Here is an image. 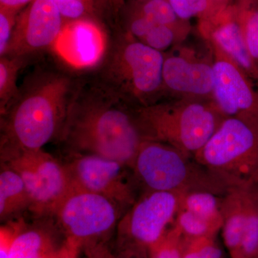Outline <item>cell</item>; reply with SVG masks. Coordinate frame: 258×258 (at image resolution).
<instances>
[{
  "mask_svg": "<svg viewBox=\"0 0 258 258\" xmlns=\"http://www.w3.org/2000/svg\"><path fill=\"white\" fill-rule=\"evenodd\" d=\"M107 85L76 88L62 137L74 149L111 159L132 169L145 141L135 113Z\"/></svg>",
  "mask_w": 258,
  "mask_h": 258,
  "instance_id": "cell-1",
  "label": "cell"
},
{
  "mask_svg": "<svg viewBox=\"0 0 258 258\" xmlns=\"http://www.w3.org/2000/svg\"><path fill=\"white\" fill-rule=\"evenodd\" d=\"M76 88L64 75L47 74L20 92L3 115L4 147L42 149L62 132Z\"/></svg>",
  "mask_w": 258,
  "mask_h": 258,
  "instance_id": "cell-2",
  "label": "cell"
},
{
  "mask_svg": "<svg viewBox=\"0 0 258 258\" xmlns=\"http://www.w3.org/2000/svg\"><path fill=\"white\" fill-rule=\"evenodd\" d=\"M134 113L145 140L167 144L193 157L226 118L213 101L195 99L151 103Z\"/></svg>",
  "mask_w": 258,
  "mask_h": 258,
  "instance_id": "cell-3",
  "label": "cell"
},
{
  "mask_svg": "<svg viewBox=\"0 0 258 258\" xmlns=\"http://www.w3.org/2000/svg\"><path fill=\"white\" fill-rule=\"evenodd\" d=\"M132 169L147 191L178 195L209 191L223 196L229 189L193 156L154 141H144Z\"/></svg>",
  "mask_w": 258,
  "mask_h": 258,
  "instance_id": "cell-4",
  "label": "cell"
},
{
  "mask_svg": "<svg viewBox=\"0 0 258 258\" xmlns=\"http://www.w3.org/2000/svg\"><path fill=\"white\" fill-rule=\"evenodd\" d=\"M194 157L228 188L258 186V120L226 118Z\"/></svg>",
  "mask_w": 258,
  "mask_h": 258,
  "instance_id": "cell-5",
  "label": "cell"
},
{
  "mask_svg": "<svg viewBox=\"0 0 258 258\" xmlns=\"http://www.w3.org/2000/svg\"><path fill=\"white\" fill-rule=\"evenodd\" d=\"M127 34L107 66L106 85L125 101L146 106V102L162 87L165 57L161 51Z\"/></svg>",
  "mask_w": 258,
  "mask_h": 258,
  "instance_id": "cell-6",
  "label": "cell"
},
{
  "mask_svg": "<svg viewBox=\"0 0 258 258\" xmlns=\"http://www.w3.org/2000/svg\"><path fill=\"white\" fill-rule=\"evenodd\" d=\"M179 205L176 194L147 191L120 219L115 252L125 258H148L149 249L175 220Z\"/></svg>",
  "mask_w": 258,
  "mask_h": 258,
  "instance_id": "cell-7",
  "label": "cell"
},
{
  "mask_svg": "<svg viewBox=\"0 0 258 258\" xmlns=\"http://www.w3.org/2000/svg\"><path fill=\"white\" fill-rule=\"evenodd\" d=\"M6 166L23 179L31 200L30 210L37 214H55L72 191L66 165L42 149L4 147Z\"/></svg>",
  "mask_w": 258,
  "mask_h": 258,
  "instance_id": "cell-8",
  "label": "cell"
},
{
  "mask_svg": "<svg viewBox=\"0 0 258 258\" xmlns=\"http://www.w3.org/2000/svg\"><path fill=\"white\" fill-rule=\"evenodd\" d=\"M119 206L98 194L72 190L55 215L66 237L77 241L82 250L97 244H107L112 231L119 222Z\"/></svg>",
  "mask_w": 258,
  "mask_h": 258,
  "instance_id": "cell-9",
  "label": "cell"
},
{
  "mask_svg": "<svg viewBox=\"0 0 258 258\" xmlns=\"http://www.w3.org/2000/svg\"><path fill=\"white\" fill-rule=\"evenodd\" d=\"M222 237L231 258L258 252V186L230 187L221 199Z\"/></svg>",
  "mask_w": 258,
  "mask_h": 258,
  "instance_id": "cell-10",
  "label": "cell"
},
{
  "mask_svg": "<svg viewBox=\"0 0 258 258\" xmlns=\"http://www.w3.org/2000/svg\"><path fill=\"white\" fill-rule=\"evenodd\" d=\"M208 43L214 55L213 103L226 118L258 120V91L253 81L223 51Z\"/></svg>",
  "mask_w": 258,
  "mask_h": 258,
  "instance_id": "cell-11",
  "label": "cell"
},
{
  "mask_svg": "<svg viewBox=\"0 0 258 258\" xmlns=\"http://www.w3.org/2000/svg\"><path fill=\"white\" fill-rule=\"evenodd\" d=\"M72 190L98 194L121 206L135 203L133 186L119 162L87 154L66 164Z\"/></svg>",
  "mask_w": 258,
  "mask_h": 258,
  "instance_id": "cell-12",
  "label": "cell"
},
{
  "mask_svg": "<svg viewBox=\"0 0 258 258\" xmlns=\"http://www.w3.org/2000/svg\"><path fill=\"white\" fill-rule=\"evenodd\" d=\"M64 23L52 0H34L19 13L5 55L25 58L39 51L52 49Z\"/></svg>",
  "mask_w": 258,
  "mask_h": 258,
  "instance_id": "cell-13",
  "label": "cell"
},
{
  "mask_svg": "<svg viewBox=\"0 0 258 258\" xmlns=\"http://www.w3.org/2000/svg\"><path fill=\"white\" fill-rule=\"evenodd\" d=\"M106 32L95 19L66 22L52 50L64 64L76 70L94 69L106 57Z\"/></svg>",
  "mask_w": 258,
  "mask_h": 258,
  "instance_id": "cell-14",
  "label": "cell"
},
{
  "mask_svg": "<svg viewBox=\"0 0 258 258\" xmlns=\"http://www.w3.org/2000/svg\"><path fill=\"white\" fill-rule=\"evenodd\" d=\"M202 32L208 42L223 51L258 84V64L246 46L236 7L215 12L204 22Z\"/></svg>",
  "mask_w": 258,
  "mask_h": 258,
  "instance_id": "cell-15",
  "label": "cell"
},
{
  "mask_svg": "<svg viewBox=\"0 0 258 258\" xmlns=\"http://www.w3.org/2000/svg\"><path fill=\"white\" fill-rule=\"evenodd\" d=\"M163 86L189 96H209L213 93L215 73L212 63L181 55L164 59Z\"/></svg>",
  "mask_w": 258,
  "mask_h": 258,
  "instance_id": "cell-16",
  "label": "cell"
},
{
  "mask_svg": "<svg viewBox=\"0 0 258 258\" xmlns=\"http://www.w3.org/2000/svg\"><path fill=\"white\" fill-rule=\"evenodd\" d=\"M55 231L46 227L25 226L13 242L10 258H35L42 253L59 248Z\"/></svg>",
  "mask_w": 258,
  "mask_h": 258,
  "instance_id": "cell-17",
  "label": "cell"
},
{
  "mask_svg": "<svg viewBox=\"0 0 258 258\" xmlns=\"http://www.w3.org/2000/svg\"><path fill=\"white\" fill-rule=\"evenodd\" d=\"M31 200L23 179L18 173L5 166L0 174V217L2 220L30 209Z\"/></svg>",
  "mask_w": 258,
  "mask_h": 258,
  "instance_id": "cell-18",
  "label": "cell"
},
{
  "mask_svg": "<svg viewBox=\"0 0 258 258\" xmlns=\"http://www.w3.org/2000/svg\"><path fill=\"white\" fill-rule=\"evenodd\" d=\"M222 196L209 191H192L179 195V210H186L216 226L222 227Z\"/></svg>",
  "mask_w": 258,
  "mask_h": 258,
  "instance_id": "cell-19",
  "label": "cell"
},
{
  "mask_svg": "<svg viewBox=\"0 0 258 258\" xmlns=\"http://www.w3.org/2000/svg\"><path fill=\"white\" fill-rule=\"evenodd\" d=\"M23 62V57L8 55L0 57V111L2 115L5 114L20 95L18 77Z\"/></svg>",
  "mask_w": 258,
  "mask_h": 258,
  "instance_id": "cell-20",
  "label": "cell"
},
{
  "mask_svg": "<svg viewBox=\"0 0 258 258\" xmlns=\"http://www.w3.org/2000/svg\"><path fill=\"white\" fill-rule=\"evenodd\" d=\"M236 10L246 46L258 64V0H241Z\"/></svg>",
  "mask_w": 258,
  "mask_h": 258,
  "instance_id": "cell-21",
  "label": "cell"
},
{
  "mask_svg": "<svg viewBox=\"0 0 258 258\" xmlns=\"http://www.w3.org/2000/svg\"><path fill=\"white\" fill-rule=\"evenodd\" d=\"M174 226L185 238H198L203 237H216L220 230L216 226L186 210H179Z\"/></svg>",
  "mask_w": 258,
  "mask_h": 258,
  "instance_id": "cell-22",
  "label": "cell"
},
{
  "mask_svg": "<svg viewBox=\"0 0 258 258\" xmlns=\"http://www.w3.org/2000/svg\"><path fill=\"white\" fill-rule=\"evenodd\" d=\"M64 22L81 19H95L98 8L105 0H52Z\"/></svg>",
  "mask_w": 258,
  "mask_h": 258,
  "instance_id": "cell-23",
  "label": "cell"
},
{
  "mask_svg": "<svg viewBox=\"0 0 258 258\" xmlns=\"http://www.w3.org/2000/svg\"><path fill=\"white\" fill-rule=\"evenodd\" d=\"M182 258H222V249L215 237L185 238L181 241Z\"/></svg>",
  "mask_w": 258,
  "mask_h": 258,
  "instance_id": "cell-24",
  "label": "cell"
},
{
  "mask_svg": "<svg viewBox=\"0 0 258 258\" xmlns=\"http://www.w3.org/2000/svg\"><path fill=\"white\" fill-rule=\"evenodd\" d=\"M181 241L182 235L173 225L151 247L148 258H182Z\"/></svg>",
  "mask_w": 258,
  "mask_h": 258,
  "instance_id": "cell-25",
  "label": "cell"
},
{
  "mask_svg": "<svg viewBox=\"0 0 258 258\" xmlns=\"http://www.w3.org/2000/svg\"><path fill=\"white\" fill-rule=\"evenodd\" d=\"M156 25H167L175 28L177 16L168 0H148L137 10Z\"/></svg>",
  "mask_w": 258,
  "mask_h": 258,
  "instance_id": "cell-26",
  "label": "cell"
},
{
  "mask_svg": "<svg viewBox=\"0 0 258 258\" xmlns=\"http://www.w3.org/2000/svg\"><path fill=\"white\" fill-rule=\"evenodd\" d=\"M177 18L188 20L210 11L213 0H168Z\"/></svg>",
  "mask_w": 258,
  "mask_h": 258,
  "instance_id": "cell-27",
  "label": "cell"
},
{
  "mask_svg": "<svg viewBox=\"0 0 258 258\" xmlns=\"http://www.w3.org/2000/svg\"><path fill=\"white\" fill-rule=\"evenodd\" d=\"M175 28L174 27L156 25L141 42L161 52L170 46L175 40Z\"/></svg>",
  "mask_w": 258,
  "mask_h": 258,
  "instance_id": "cell-28",
  "label": "cell"
},
{
  "mask_svg": "<svg viewBox=\"0 0 258 258\" xmlns=\"http://www.w3.org/2000/svg\"><path fill=\"white\" fill-rule=\"evenodd\" d=\"M19 13L0 8V56H4L9 45Z\"/></svg>",
  "mask_w": 258,
  "mask_h": 258,
  "instance_id": "cell-29",
  "label": "cell"
},
{
  "mask_svg": "<svg viewBox=\"0 0 258 258\" xmlns=\"http://www.w3.org/2000/svg\"><path fill=\"white\" fill-rule=\"evenodd\" d=\"M25 227V224L21 220L2 226L0 229V258H10L13 242Z\"/></svg>",
  "mask_w": 258,
  "mask_h": 258,
  "instance_id": "cell-30",
  "label": "cell"
},
{
  "mask_svg": "<svg viewBox=\"0 0 258 258\" xmlns=\"http://www.w3.org/2000/svg\"><path fill=\"white\" fill-rule=\"evenodd\" d=\"M155 25L156 24L147 17L136 13L129 25L128 33L141 41Z\"/></svg>",
  "mask_w": 258,
  "mask_h": 258,
  "instance_id": "cell-31",
  "label": "cell"
},
{
  "mask_svg": "<svg viewBox=\"0 0 258 258\" xmlns=\"http://www.w3.org/2000/svg\"><path fill=\"white\" fill-rule=\"evenodd\" d=\"M83 258H125L113 252L107 244H100L81 250Z\"/></svg>",
  "mask_w": 258,
  "mask_h": 258,
  "instance_id": "cell-32",
  "label": "cell"
},
{
  "mask_svg": "<svg viewBox=\"0 0 258 258\" xmlns=\"http://www.w3.org/2000/svg\"><path fill=\"white\" fill-rule=\"evenodd\" d=\"M81 252V244L74 239L66 237L59 249L57 258H79Z\"/></svg>",
  "mask_w": 258,
  "mask_h": 258,
  "instance_id": "cell-33",
  "label": "cell"
},
{
  "mask_svg": "<svg viewBox=\"0 0 258 258\" xmlns=\"http://www.w3.org/2000/svg\"><path fill=\"white\" fill-rule=\"evenodd\" d=\"M34 0H0V8L20 13Z\"/></svg>",
  "mask_w": 258,
  "mask_h": 258,
  "instance_id": "cell-34",
  "label": "cell"
},
{
  "mask_svg": "<svg viewBox=\"0 0 258 258\" xmlns=\"http://www.w3.org/2000/svg\"><path fill=\"white\" fill-rule=\"evenodd\" d=\"M61 245H62V244H61ZM60 247L57 249L48 251V252H45V253L40 254V255L37 256V257L35 258H57Z\"/></svg>",
  "mask_w": 258,
  "mask_h": 258,
  "instance_id": "cell-35",
  "label": "cell"
},
{
  "mask_svg": "<svg viewBox=\"0 0 258 258\" xmlns=\"http://www.w3.org/2000/svg\"><path fill=\"white\" fill-rule=\"evenodd\" d=\"M213 1L214 3H215V2H220V3H222V2L227 1V0H213Z\"/></svg>",
  "mask_w": 258,
  "mask_h": 258,
  "instance_id": "cell-36",
  "label": "cell"
},
{
  "mask_svg": "<svg viewBox=\"0 0 258 258\" xmlns=\"http://www.w3.org/2000/svg\"><path fill=\"white\" fill-rule=\"evenodd\" d=\"M143 1H144H144H148V0H143Z\"/></svg>",
  "mask_w": 258,
  "mask_h": 258,
  "instance_id": "cell-37",
  "label": "cell"
}]
</instances>
